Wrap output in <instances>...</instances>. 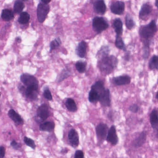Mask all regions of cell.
<instances>
[{"label": "cell", "instance_id": "e0dca14e", "mask_svg": "<svg viewBox=\"0 0 158 158\" xmlns=\"http://www.w3.org/2000/svg\"><path fill=\"white\" fill-rule=\"evenodd\" d=\"M151 11V6L147 3H145L142 6L140 10L139 17L141 19L145 20L149 16Z\"/></svg>", "mask_w": 158, "mask_h": 158}, {"label": "cell", "instance_id": "f35d334b", "mask_svg": "<svg viewBox=\"0 0 158 158\" xmlns=\"http://www.w3.org/2000/svg\"><path fill=\"white\" fill-rule=\"evenodd\" d=\"M10 146L15 150H18L20 147V145L15 140H13L10 142Z\"/></svg>", "mask_w": 158, "mask_h": 158}, {"label": "cell", "instance_id": "83f0119b", "mask_svg": "<svg viewBox=\"0 0 158 158\" xmlns=\"http://www.w3.org/2000/svg\"><path fill=\"white\" fill-rule=\"evenodd\" d=\"M75 66H76V69L80 73H83L86 71V63L82 61H79L76 63Z\"/></svg>", "mask_w": 158, "mask_h": 158}, {"label": "cell", "instance_id": "e575fe53", "mask_svg": "<svg viewBox=\"0 0 158 158\" xmlns=\"http://www.w3.org/2000/svg\"><path fill=\"white\" fill-rule=\"evenodd\" d=\"M61 43V40H60V38H56V39L54 40H52V41L51 42L50 44V51L54 50L55 49L58 47L60 46Z\"/></svg>", "mask_w": 158, "mask_h": 158}, {"label": "cell", "instance_id": "52a82bcc", "mask_svg": "<svg viewBox=\"0 0 158 158\" xmlns=\"http://www.w3.org/2000/svg\"><path fill=\"white\" fill-rule=\"evenodd\" d=\"M50 115V112L48 106L47 104H42L38 108L36 113V118L38 120L43 121L46 120Z\"/></svg>", "mask_w": 158, "mask_h": 158}, {"label": "cell", "instance_id": "4316f807", "mask_svg": "<svg viewBox=\"0 0 158 158\" xmlns=\"http://www.w3.org/2000/svg\"><path fill=\"white\" fill-rule=\"evenodd\" d=\"M91 89L95 90L99 93V95L105 90L104 87V83L102 81L96 82L94 85H92Z\"/></svg>", "mask_w": 158, "mask_h": 158}, {"label": "cell", "instance_id": "4fadbf2b", "mask_svg": "<svg viewBox=\"0 0 158 158\" xmlns=\"http://www.w3.org/2000/svg\"><path fill=\"white\" fill-rule=\"evenodd\" d=\"M125 9V3L121 1H117L112 3L111 5V10L113 14L121 15L124 12Z\"/></svg>", "mask_w": 158, "mask_h": 158}, {"label": "cell", "instance_id": "ffe728a7", "mask_svg": "<svg viewBox=\"0 0 158 158\" xmlns=\"http://www.w3.org/2000/svg\"><path fill=\"white\" fill-rule=\"evenodd\" d=\"M55 126V125L54 122L53 121H46L40 124L39 126V130L44 132H51L54 130Z\"/></svg>", "mask_w": 158, "mask_h": 158}, {"label": "cell", "instance_id": "484cf974", "mask_svg": "<svg viewBox=\"0 0 158 158\" xmlns=\"http://www.w3.org/2000/svg\"><path fill=\"white\" fill-rule=\"evenodd\" d=\"M30 18V15L28 13L26 12H23L20 14L18 21L20 24H26L29 22Z\"/></svg>", "mask_w": 158, "mask_h": 158}, {"label": "cell", "instance_id": "ac0fdd59", "mask_svg": "<svg viewBox=\"0 0 158 158\" xmlns=\"http://www.w3.org/2000/svg\"><path fill=\"white\" fill-rule=\"evenodd\" d=\"M94 11L98 14L103 15L106 12V6L104 1H97L93 4Z\"/></svg>", "mask_w": 158, "mask_h": 158}, {"label": "cell", "instance_id": "4dcf8cb0", "mask_svg": "<svg viewBox=\"0 0 158 158\" xmlns=\"http://www.w3.org/2000/svg\"><path fill=\"white\" fill-rule=\"evenodd\" d=\"M71 75V72L68 69H64L63 70L59 75V78H58V82H61L62 81L64 80L65 79H67Z\"/></svg>", "mask_w": 158, "mask_h": 158}, {"label": "cell", "instance_id": "ab89813d", "mask_svg": "<svg viewBox=\"0 0 158 158\" xmlns=\"http://www.w3.org/2000/svg\"><path fill=\"white\" fill-rule=\"evenodd\" d=\"M6 153V149L4 146H1L0 147V158H4Z\"/></svg>", "mask_w": 158, "mask_h": 158}, {"label": "cell", "instance_id": "5b68a950", "mask_svg": "<svg viewBox=\"0 0 158 158\" xmlns=\"http://www.w3.org/2000/svg\"><path fill=\"white\" fill-rule=\"evenodd\" d=\"M109 130L108 126L105 123L101 122L97 126L96 133L98 142L102 143L106 140Z\"/></svg>", "mask_w": 158, "mask_h": 158}, {"label": "cell", "instance_id": "44dd1931", "mask_svg": "<svg viewBox=\"0 0 158 158\" xmlns=\"http://www.w3.org/2000/svg\"><path fill=\"white\" fill-rule=\"evenodd\" d=\"M122 26L123 24L120 19L116 18L114 20L113 27L117 33V36H120L122 34Z\"/></svg>", "mask_w": 158, "mask_h": 158}, {"label": "cell", "instance_id": "cb8c5ba5", "mask_svg": "<svg viewBox=\"0 0 158 158\" xmlns=\"http://www.w3.org/2000/svg\"><path fill=\"white\" fill-rule=\"evenodd\" d=\"M89 101L91 103H95L99 101L100 95L94 90L91 89L89 93Z\"/></svg>", "mask_w": 158, "mask_h": 158}, {"label": "cell", "instance_id": "d6a6232c", "mask_svg": "<svg viewBox=\"0 0 158 158\" xmlns=\"http://www.w3.org/2000/svg\"><path fill=\"white\" fill-rule=\"evenodd\" d=\"M115 46L120 49L125 50V47L122 38L120 36H117L115 42Z\"/></svg>", "mask_w": 158, "mask_h": 158}, {"label": "cell", "instance_id": "7402d4cb", "mask_svg": "<svg viewBox=\"0 0 158 158\" xmlns=\"http://www.w3.org/2000/svg\"><path fill=\"white\" fill-rule=\"evenodd\" d=\"M65 105L67 110L71 112H75L78 110L76 103L72 98H68L66 99L65 102Z\"/></svg>", "mask_w": 158, "mask_h": 158}, {"label": "cell", "instance_id": "bcb514c9", "mask_svg": "<svg viewBox=\"0 0 158 158\" xmlns=\"http://www.w3.org/2000/svg\"><path fill=\"white\" fill-rule=\"evenodd\" d=\"M156 136H157V138H158V130L157 131H156Z\"/></svg>", "mask_w": 158, "mask_h": 158}, {"label": "cell", "instance_id": "7c38bea8", "mask_svg": "<svg viewBox=\"0 0 158 158\" xmlns=\"http://www.w3.org/2000/svg\"><path fill=\"white\" fill-rule=\"evenodd\" d=\"M99 102L104 107H110L111 105L110 91L109 89H105L100 94Z\"/></svg>", "mask_w": 158, "mask_h": 158}, {"label": "cell", "instance_id": "f546056e", "mask_svg": "<svg viewBox=\"0 0 158 158\" xmlns=\"http://www.w3.org/2000/svg\"><path fill=\"white\" fill-rule=\"evenodd\" d=\"M149 66L151 70H154V69L158 70V56H153L151 58Z\"/></svg>", "mask_w": 158, "mask_h": 158}, {"label": "cell", "instance_id": "ba28073f", "mask_svg": "<svg viewBox=\"0 0 158 158\" xmlns=\"http://www.w3.org/2000/svg\"><path fill=\"white\" fill-rule=\"evenodd\" d=\"M19 91L25 96L26 98L32 101L37 100L38 97V90L31 88H26L24 86H22L19 89Z\"/></svg>", "mask_w": 158, "mask_h": 158}, {"label": "cell", "instance_id": "b9f144b4", "mask_svg": "<svg viewBox=\"0 0 158 158\" xmlns=\"http://www.w3.org/2000/svg\"><path fill=\"white\" fill-rule=\"evenodd\" d=\"M41 2L45 4H48L50 2H51V1H41Z\"/></svg>", "mask_w": 158, "mask_h": 158}, {"label": "cell", "instance_id": "30bf717a", "mask_svg": "<svg viewBox=\"0 0 158 158\" xmlns=\"http://www.w3.org/2000/svg\"><path fill=\"white\" fill-rule=\"evenodd\" d=\"M146 131H142L133 140L132 145L133 147L135 149H138L142 147L146 141Z\"/></svg>", "mask_w": 158, "mask_h": 158}, {"label": "cell", "instance_id": "f1b7e54d", "mask_svg": "<svg viewBox=\"0 0 158 158\" xmlns=\"http://www.w3.org/2000/svg\"><path fill=\"white\" fill-rule=\"evenodd\" d=\"M125 24L129 30L132 29L135 26V23L132 17L129 14L126 15L125 17Z\"/></svg>", "mask_w": 158, "mask_h": 158}, {"label": "cell", "instance_id": "836d02e7", "mask_svg": "<svg viewBox=\"0 0 158 158\" xmlns=\"http://www.w3.org/2000/svg\"><path fill=\"white\" fill-rule=\"evenodd\" d=\"M24 142L26 146L31 147V149H36V144H35V142L33 139L28 138L27 137L25 136L24 137Z\"/></svg>", "mask_w": 158, "mask_h": 158}, {"label": "cell", "instance_id": "7bdbcfd3", "mask_svg": "<svg viewBox=\"0 0 158 158\" xmlns=\"http://www.w3.org/2000/svg\"><path fill=\"white\" fill-rule=\"evenodd\" d=\"M16 41L18 43H20L21 41H22V39H21L20 37H18V38H17Z\"/></svg>", "mask_w": 158, "mask_h": 158}, {"label": "cell", "instance_id": "d6986e66", "mask_svg": "<svg viewBox=\"0 0 158 158\" xmlns=\"http://www.w3.org/2000/svg\"><path fill=\"white\" fill-rule=\"evenodd\" d=\"M87 44L84 41H81L79 43L76 49V53L77 55L81 58H83L86 56V53Z\"/></svg>", "mask_w": 158, "mask_h": 158}, {"label": "cell", "instance_id": "8d00e7d4", "mask_svg": "<svg viewBox=\"0 0 158 158\" xmlns=\"http://www.w3.org/2000/svg\"><path fill=\"white\" fill-rule=\"evenodd\" d=\"M128 110L131 112L136 113L138 112L140 110V107L136 104H133L129 106Z\"/></svg>", "mask_w": 158, "mask_h": 158}, {"label": "cell", "instance_id": "277c9868", "mask_svg": "<svg viewBox=\"0 0 158 158\" xmlns=\"http://www.w3.org/2000/svg\"><path fill=\"white\" fill-rule=\"evenodd\" d=\"M92 26L96 32L100 33L109 27L106 20L102 17H95L92 20Z\"/></svg>", "mask_w": 158, "mask_h": 158}, {"label": "cell", "instance_id": "9a60e30c", "mask_svg": "<svg viewBox=\"0 0 158 158\" xmlns=\"http://www.w3.org/2000/svg\"><path fill=\"white\" fill-rule=\"evenodd\" d=\"M8 116L17 125H23L24 124V120L22 117L14 111L13 109H11L8 112Z\"/></svg>", "mask_w": 158, "mask_h": 158}, {"label": "cell", "instance_id": "60d3db41", "mask_svg": "<svg viewBox=\"0 0 158 158\" xmlns=\"http://www.w3.org/2000/svg\"><path fill=\"white\" fill-rule=\"evenodd\" d=\"M69 151V149L67 148H65V149H63L61 150V153L62 154H66Z\"/></svg>", "mask_w": 158, "mask_h": 158}, {"label": "cell", "instance_id": "1f68e13d", "mask_svg": "<svg viewBox=\"0 0 158 158\" xmlns=\"http://www.w3.org/2000/svg\"><path fill=\"white\" fill-rule=\"evenodd\" d=\"M109 51V50L108 47H106V46H104V47H103L101 48L100 50L98 51L97 56L99 58L101 59V58H103L108 56Z\"/></svg>", "mask_w": 158, "mask_h": 158}, {"label": "cell", "instance_id": "9c48e42d", "mask_svg": "<svg viewBox=\"0 0 158 158\" xmlns=\"http://www.w3.org/2000/svg\"><path fill=\"white\" fill-rule=\"evenodd\" d=\"M106 141L110 143L112 146L117 145L118 143V137L117 134L116 128L114 125H112L109 128Z\"/></svg>", "mask_w": 158, "mask_h": 158}, {"label": "cell", "instance_id": "8992f818", "mask_svg": "<svg viewBox=\"0 0 158 158\" xmlns=\"http://www.w3.org/2000/svg\"><path fill=\"white\" fill-rule=\"evenodd\" d=\"M49 11L48 4H45L41 2L39 3L37 9V18L39 23H42L45 21Z\"/></svg>", "mask_w": 158, "mask_h": 158}, {"label": "cell", "instance_id": "7a4b0ae2", "mask_svg": "<svg viewBox=\"0 0 158 158\" xmlns=\"http://www.w3.org/2000/svg\"><path fill=\"white\" fill-rule=\"evenodd\" d=\"M157 31L156 23L154 20L146 25L141 26L139 29L140 37L143 39V41H151V39L154 36Z\"/></svg>", "mask_w": 158, "mask_h": 158}, {"label": "cell", "instance_id": "2e32d148", "mask_svg": "<svg viewBox=\"0 0 158 158\" xmlns=\"http://www.w3.org/2000/svg\"><path fill=\"white\" fill-rule=\"evenodd\" d=\"M150 123L153 130L155 131L158 130V111L153 109L149 116Z\"/></svg>", "mask_w": 158, "mask_h": 158}, {"label": "cell", "instance_id": "74e56055", "mask_svg": "<svg viewBox=\"0 0 158 158\" xmlns=\"http://www.w3.org/2000/svg\"><path fill=\"white\" fill-rule=\"evenodd\" d=\"M74 158H85L83 151L81 150L76 151L74 155Z\"/></svg>", "mask_w": 158, "mask_h": 158}, {"label": "cell", "instance_id": "3957f363", "mask_svg": "<svg viewBox=\"0 0 158 158\" xmlns=\"http://www.w3.org/2000/svg\"><path fill=\"white\" fill-rule=\"evenodd\" d=\"M20 79L26 88H31L38 90L39 82L36 78L33 75L27 73L23 74L20 76Z\"/></svg>", "mask_w": 158, "mask_h": 158}, {"label": "cell", "instance_id": "6da1fadb", "mask_svg": "<svg viewBox=\"0 0 158 158\" xmlns=\"http://www.w3.org/2000/svg\"><path fill=\"white\" fill-rule=\"evenodd\" d=\"M118 59L114 56H107L100 59L99 69L105 74H109L117 67Z\"/></svg>", "mask_w": 158, "mask_h": 158}, {"label": "cell", "instance_id": "8fae6325", "mask_svg": "<svg viewBox=\"0 0 158 158\" xmlns=\"http://www.w3.org/2000/svg\"><path fill=\"white\" fill-rule=\"evenodd\" d=\"M68 140L72 147L76 148L79 144V137L77 131L74 128L69 131L68 135Z\"/></svg>", "mask_w": 158, "mask_h": 158}, {"label": "cell", "instance_id": "ee69618b", "mask_svg": "<svg viewBox=\"0 0 158 158\" xmlns=\"http://www.w3.org/2000/svg\"><path fill=\"white\" fill-rule=\"evenodd\" d=\"M155 6L158 8V0H157V1H156L155 2Z\"/></svg>", "mask_w": 158, "mask_h": 158}, {"label": "cell", "instance_id": "f6af8a7d", "mask_svg": "<svg viewBox=\"0 0 158 158\" xmlns=\"http://www.w3.org/2000/svg\"><path fill=\"white\" fill-rule=\"evenodd\" d=\"M156 99H157V100H158V92H157V94H156Z\"/></svg>", "mask_w": 158, "mask_h": 158}, {"label": "cell", "instance_id": "5bb4252c", "mask_svg": "<svg viewBox=\"0 0 158 158\" xmlns=\"http://www.w3.org/2000/svg\"><path fill=\"white\" fill-rule=\"evenodd\" d=\"M131 81V78L128 75H123L114 77L113 79V83L115 86H123L128 85Z\"/></svg>", "mask_w": 158, "mask_h": 158}, {"label": "cell", "instance_id": "d4e9b609", "mask_svg": "<svg viewBox=\"0 0 158 158\" xmlns=\"http://www.w3.org/2000/svg\"><path fill=\"white\" fill-rule=\"evenodd\" d=\"M25 8L24 3L21 1H16L15 2L14 5V11L16 14H18L22 13Z\"/></svg>", "mask_w": 158, "mask_h": 158}, {"label": "cell", "instance_id": "d590c367", "mask_svg": "<svg viewBox=\"0 0 158 158\" xmlns=\"http://www.w3.org/2000/svg\"><path fill=\"white\" fill-rule=\"evenodd\" d=\"M43 96L46 99L49 100V101L52 100V95H51V92L48 88H45L44 89V92H43Z\"/></svg>", "mask_w": 158, "mask_h": 158}, {"label": "cell", "instance_id": "603a6c76", "mask_svg": "<svg viewBox=\"0 0 158 158\" xmlns=\"http://www.w3.org/2000/svg\"><path fill=\"white\" fill-rule=\"evenodd\" d=\"M1 17L4 21L9 22L14 18V12L9 9H4L2 12Z\"/></svg>", "mask_w": 158, "mask_h": 158}]
</instances>
